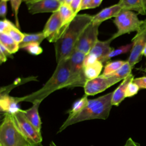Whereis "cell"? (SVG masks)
Here are the masks:
<instances>
[{"label": "cell", "instance_id": "f35d334b", "mask_svg": "<svg viewBox=\"0 0 146 146\" xmlns=\"http://www.w3.org/2000/svg\"><path fill=\"white\" fill-rule=\"evenodd\" d=\"M142 55H144L146 57V45L145 46V47H144V49L142 51Z\"/></svg>", "mask_w": 146, "mask_h": 146}, {"label": "cell", "instance_id": "4fadbf2b", "mask_svg": "<svg viewBox=\"0 0 146 146\" xmlns=\"http://www.w3.org/2000/svg\"><path fill=\"white\" fill-rule=\"evenodd\" d=\"M121 10L122 8L118 3L104 8L96 15H93L92 22L94 23L101 24L103 22L110 18L115 17Z\"/></svg>", "mask_w": 146, "mask_h": 146}, {"label": "cell", "instance_id": "60d3db41", "mask_svg": "<svg viewBox=\"0 0 146 146\" xmlns=\"http://www.w3.org/2000/svg\"><path fill=\"white\" fill-rule=\"evenodd\" d=\"M50 146H57L53 141H51L50 144Z\"/></svg>", "mask_w": 146, "mask_h": 146}, {"label": "cell", "instance_id": "b9f144b4", "mask_svg": "<svg viewBox=\"0 0 146 146\" xmlns=\"http://www.w3.org/2000/svg\"><path fill=\"white\" fill-rule=\"evenodd\" d=\"M143 2H144V5L145 8L146 9V0H143Z\"/></svg>", "mask_w": 146, "mask_h": 146}, {"label": "cell", "instance_id": "44dd1931", "mask_svg": "<svg viewBox=\"0 0 146 146\" xmlns=\"http://www.w3.org/2000/svg\"><path fill=\"white\" fill-rule=\"evenodd\" d=\"M0 44L5 47L11 54L17 52L20 48L19 44L7 33H0Z\"/></svg>", "mask_w": 146, "mask_h": 146}, {"label": "cell", "instance_id": "ac0fdd59", "mask_svg": "<svg viewBox=\"0 0 146 146\" xmlns=\"http://www.w3.org/2000/svg\"><path fill=\"white\" fill-rule=\"evenodd\" d=\"M118 3L122 9L135 11L141 15L146 14V9L143 0H119Z\"/></svg>", "mask_w": 146, "mask_h": 146}, {"label": "cell", "instance_id": "4dcf8cb0", "mask_svg": "<svg viewBox=\"0 0 146 146\" xmlns=\"http://www.w3.org/2000/svg\"><path fill=\"white\" fill-rule=\"evenodd\" d=\"M13 26H14V24H13L10 21L6 19L1 20L0 22V33H6L8 30Z\"/></svg>", "mask_w": 146, "mask_h": 146}, {"label": "cell", "instance_id": "4316f807", "mask_svg": "<svg viewBox=\"0 0 146 146\" xmlns=\"http://www.w3.org/2000/svg\"><path fill=\"white\" fill-rule=\"evenodd\" d=\"M6 33L19 44L23 40L24 38V33H22L16 26L11 27Z\"/></svg>", "mask_w": 146, "mask_h": 146}, {"label": "cell", "instance_id": "2e32d148", "mask_svg": "<svg viewBox=\"0 0 146 146\" xmlns=\"http://www.w3.org/2000/svg\"><path fill=\"white\" fill-rule=\"evenodd\" d=\"M134 79V76L131 74L125 78L118 87L113 91L112 104V106H118L120 103L125 98V92L129 83Z\"/></svg>", "mask_w": 146, "mask_h": 146}, {"label": "cell", "instance_id": "7c38bea8", "mask_svg": "<svg viewBox=\"0 0 146 146\" xmlns=\"http://www.w3.org/2000/svg\"><path fill=\"white\" fill-rule=\"evenodd\" d=\"M113 86L110 78L101 75L93 79L87 80L84 86L85 94L87 96L95 95Z\"/></svg>", "mask_w": 146, "mask_h": 146}, {"label": "cell", "instance_id": "ffe728a7", "mask_svg": "<svg viewBox=\"0 0 146 146\" xmlns=\"http://www.w3.org/2000/svg\"><path fill=\"white\" fill-rule=\"evenodd\" d=\"M103 65L100 61L88 65L84 67V72L87 80L95 79L100 76Z\"/></svg>", "mask_w": 146, "mask_h": 146}, {"label": "cell", "instance_id": "52a82bcc", "mask_svg": "<svg viewBox=\"0 0 146 146\" xmlns=\"http://www.w3.org/2000/svg\"><path fill=\"white\" fill-rule=\"evenodd\" d=\"M11 115L18 129L33 146L41 144L42 141L41 133L38 132L29 121L24 113V110L20 108Z\"/></svg>", "mask_w": 146, "mask_h": 146}, {"label": "cell", "instance_id": "e0dca14e", "mask_svg": "<svg viewBox=\"0 0 146 146\" xmlns=\"http://www.w3.org/2000/svg\"><path fill=\"white\" fill-rule=\"evenodd\" d=\"M40 103L41 102L39 101L34 102L31 107L24 110V113L27 119L35 128V129L41 133L42 122L38 112V108Z\"/></svg>", "mask_w": 146, "mask_h": 146}, {"label": "cell", "instance_id": "f1b7e54d", "mask_svg": "<svg viewBox=\"0 0 146 146\" xmlns=\"http://www.w3.org/2000/svg\"><path fill=\"white\" fill-rule=\"evenodd\" d=\"M22 0H10L11 6L12 11L15 18V26L19 29V18H18V13H19V9L20 5L22 3Z\"/></svg>", "mask_w": 146, "mask_h": 146}, {"label": "cell", "instance_id": "7bdbcfd3", "mask_svg": "<svg viewBox=\"0 0 146 146\" xmlns=\"http://www.w3.org/2000/svg\"><path fill=\"white\" fill-rule=\"evenodd\" d=\"M59 1L62 3H64V2L66 1V0H59Z\"/></svg>", "mask_w": 146, "mask_h": 146}, {"label": "cell", "instance_id": "d6a6232c", "mask_svg": "<svg viewBox=\"0 0 146 146\" xmlns=\"http://www.w3.org/2000/svg\"><path fill=\"white\" fill-rule=\"evenodd\" d=\"M133 82L136 83L140 88L146 89V76L134 78Z\"/></svg>", "mask_w": 146, "mask_h": 146}, {"label": "cell", "instance_id": "484cf974", "mask_svg": "<svg viewBox=\"0 0 146 146\" xmlns=\"http://www.w3.org/2000/svg\"><path fill=\"white\" fill-rule=\"evenodd\" d=\"M125 62L126 61L124 60H115L107 62L101 75L106 76L115 72L117 70H119Z\"/></svg>", "mask_w": 146, "mask_h": 146}, {"label": "cell", "instance_id": "8992f818", "mask_svg": "<svg viewBox=\"0 0 146 146\" xmlns=\"http://www.w3.org/2000/svg\"><path fill=\"white\" fill-rule=\"evenodd\" d=\"M86 54L74 49L68 58L70 71V87H83L87 79L84 72V60Z\"/></svg>", "mask_w": 146, "mask_h": 146}, {"label": "cell", "instance_id": "d4e9b609", "mask_svg": "<svg viewBox=\"0 0 146 146\" xmlns=\"http://www.w3.org/2000/svg\"><path fill=\"white\" fill-rule=\"evenodd\" d=\"M133 43H129L124 46H120L117 47V48H113L111 51L109 52V54L105 56L101 61L102 63H105L107 62L110 59H111L112 58L120 55L121 54H125L129 51H131L132 48Z\"/></svg>", "mask_w": 146, "mask_h": 146}, {"label": "cell", "instance_id": "e575fe53", "mask_svg": "<svg viewBox=\"0 0 146 146\" xmlns=\"http://www.w3.org/2000/svg\"><path fill=\"white\" fill-rule=\"evenodd\" d=\"M102 1L103 0H92L90 5L88 7V9H94L98 7Z\"/></svg>", "mask_w": 146, "mask_h": 146}, {"label": "cell", "instance_id": "5b68a950", "mask_svg": "<svg viewBox=\"0 0 146 146\" xmlns=\"http://www.w3.org/2000/svg\"><path fill=\"white\" fill-rule=\"evenodd\" d=\"M143 22V21L139 20L137 15L133 11L122 9L113 20L117 30L109 39L112 41L122 35L137 31Z\"/></svg>", "mask_w": 146, "mask_h": 146}, {"label": "cell", "instance_id": "f6af8a7d", "mask_svg": "<svg viewBox=\"0 0 146 146\" xmlns=\"http://www.w3.org/2000/svg\"><path fill=\"white\" fill-rule=\"evenodd\" d=\"M2 1H10V0H2Z\"/></svg>", "mask_w": 146, "mask_h": 146}, {"label": "cell", "instance_id": "277c9868", "mask_svg": "<svg viewBox=\"0 0 146 146\" xmlns=\"http://www.w3.org/2000/svg\"><path fill=\"white\" fill-rule=\"evenodd\" d=\"M1 146H33L16 126L11 114L5 113L0 127Z\"/></svg>", "mask_w": 146, "mask_h": 146}, {"label": "cell", "instance_id": "ba28073f", "mask_svg": "<svg viewBox=\"0 0 146 146\" xmlns=\"http://www.w3.org/2000/svg\"><path fill=\"white\" fill-rule=\"evenodd\" d=\"M132 43L133 46L127 62L133 68L141 60L142 51L146 45V19L143 21L136 35L133 38Z\"/></svg>", "mask_w": 146, "mask_h": 146}, {"label": "cell", "instance_id": "3957f363", "mask_svg": "<svg viewBox=\"0 0 146 146\" xmlns=\"http://www.w3.org/2000/svg\"><path fill=\"white\" fill-rule=\"evenodd\" d=\"M113 92L88 100L87 106L78 114L69 120H66L59 128L58 133L65 129L67 127L77 123L92 119H107L112 106V98Z\"/></svg>", "mask_w": 146, "mask_h": 146}, {"label": "cell", "instance_id": "30bf717a", "mask_svg": "<svg viewBox=\"0 0 146 146\" xmlns=\"http://www.w3.org/2000/svg\"><path fill=\"white\" fill-rule=\"evenodd\" d=\"M100 23L91 22L82 33L75 49L87 54L98 40Z\"/></svg>", "mask_w": 146, "mask_h": 146}, {"label": "cell", "instance_id": "d6986e66", "mask_svg": "<svg viewBox=\"0 0 146 146\" xmlns=\"http://www.w3.org/2000/svg\"><path fill=\"white\" fill-rule=\"evenodd\" d=\"M132 69V68L128 62L126 61V62L119 70L115 72L106 76L108 77L113 85H114L120 80H124L129 74H131Z\"/></svg>", "mask_w": 146, "mask_h": 146}, {"label": "cell", "instance_id": "f546056e", "mask_svg": "<svg viewBox=\"0 0 146 146\" xmlns=\"http://www.w3.org/2000/svg\"><path fill=\"white\" fill-rule=\"evenodd\" d=\"M140 88L139 86L133 82V80L127 86L125 92V98L132 97L137 94Z\"/></svg>", "mask_w": 146, "mask_h": 146}, {"label": "cell", "instance_id": "7402d4cb", "mask_svg": "<svg viewBox=\"0 0 146 146\" xmlns=\"http://www.w3.org/2000/svg\"><path fill=\"white\" fill-rule=\"evenodd\" d=\"M58 11L61 17L63 25L67 27L76 15L73 11L70 5L65 3H62L61 4Z\"/></svg>", "mask_w": 146, "mask_h": 146}, {"label": "cell", "instance_id": "ee69618b", "mask_svg": "<svg viewBox=\"0 0 146 146\" xmlns=\"http://www.w3.org/2000/svg\"><path fill=\"white\" fill-rule=\"evenodd\" d=\"M40 144H38V145H34V146H40Z\"/></svg>", "mask_w": 146, "mask_h": 146}, {"label": "cell", "instance_id": "74e56055", "mask_svg": "<svg viewBox=\"0 0 146 146\" xmlns=\"http://www.w3.org/2000/svg\"><path fill=\"white\" fill-rule=\"evenodd\" d=\"M0 51H2L7 58L11 57V54L5 47H3L1 44H0Z\"/></svg>", "mask_w": 146, "mask_h": 146}, {"label": "cell", "instance_id": "1f68e13d", "mask_svg": "<svg viewBox=\"0 0 146 146\" xmlns=\"http://www.w3.org/2000/svg\"><path fill=\"white\" fill-rule=\"evenodd\" d=\"M82 0H72L70 4V7L72 9L75 14H78V13L80 11V6Z\"/></svg>", "mask_w": 146, "mask_h": 146}, {"label": "cell", "instance_id": "7dc6e473", "mask_svg": "<svg viewBox=\"0 0 146 146\" xmlns=\"http://www.w3.org/2000/svg\"><path fill=\"white\" fill-rule=\"evenodd\" d=\"M40 146H43V145H42V144H40Z\"/></svg>", "mask_w": 146, "mask_h": 146}, {"label": "cell", "instance_id": "6da1fadb", "mask_svg": "<svg viewBox=\"0 0 146 146\" xmlns=\"http://www.w3.org/2000/svg\"><path fill=\"white\" fill-rule=\"evenodd\" d=\"M92 15L77 14L60 38L55 43L56 63L69 58L84 29L92 22Z\"/></svg>", "mask_w": 146, "mask_h": 146}, {"label": "cell", "instance_id": "7a4b0ae2", "mask_svg": "<svg viewBox=\"0 0 146 146\" xmlns=\"http://www.w3.org/2000/svg\"><path fill=\"white\" fill-rule=\"evenodd\" d=\"M70 87V71L68 58L57 63V66L47 82L39 90L23 97H17L19 103L27 102L33 103L42 102L53 92Z\"/></svg>", "mask_w": 146, "mask_h": 146}, {"label": "cell", "instance_id": "5bb4252c", "mask_svg": "<svg viewBox=\"0 0 146 146\" xmlns=\"http://www.w3.org/2000/svg\"><path fill=\"white\" fill-rule=\"evenodd\" d=\"M111 42L110 39L105 41L98 39L88 53L94 55L98 60L101 62L113 48L110 46Z\"/></svg>", "mask_w": 146, "mask_h": 146}, {"label": "cell", "instance_id": "9a60e30c", "mask_svg": "<svg viewBox=\"0 0 146 146\" xmlns=\"http://www.w3.org/2000/svg\"><path fill=\"white\" fill-rule=\"evenodd\" d=\"M18 104L17 97L11 96L9 94L0 96V108L4 114H13L18 111L20 109Z\"/></svg>", "mask_w": 146, "mask_h": 146}, {"label": "cell", "instance_id": "9c48e42d", "mask_svg": "<svg viewBox=\"0 0 146 146\" xmlns=\"http://www.w3.org/2000/svg\"><path fill=\"white\" fill-rule=\"evenodd\" d=\"M67 27L63 25L58 10L53 13L48 18L42 32L50 42L55 43L60 38Z\"/></svg>", "mask_w": 146, "mask_h": 146}, {"label": "cell", "instance_id": "603a6c76", "mask_svg": "<svg viewBox=\"0 0 146 146\" xmlns=\"http://www.w3.org/2000/svg\"><path fill=\"white\" fill-rule=\"evenodd\" d=\"M87 95H84L82 98L77 100L73 104L71 108L69 110L68 116L66 120H69L80 113L87 105L88 100Z\"/></svg>", "mask_w": 146, "mask_h": 146}, {"label": "cell", "instance_id": "bcb514c9", "mask_svg": "<svg viewBox=\"0 0 146 146\" xmlns=\"http://www.w3.org/2000/svg\"><path fill=\"white\" fill-rule=\"evenodd\" d=\"M144 71H145V72H146V67H145V69L144 70Z\"/></svg>", "mask_w": 146, "mask_h": 146}, {"label": "cell", "instance_id": "836d02e7", "mask_svg": "<svg viewBox=\"0 0 146 146\" xmlns=\"http://www.w3.org/2000/svg\"><path fill=\"white\" fill-rule=\"evenodd\" d=\"M7 14V2L1 0L0 1V16L3 19H6Z\"/></svg>", "mask_w": 146, "mask_h": 146}, {"label": "cell", "instance_id": "cb8c5ba5", "mask_svg": "<svg viewBox=\"0 0 146 146\" xmlns=\"http://www.w3.org/2000/svg\"><path fill=\"white\" fill-rule=\"evenodd\" d=\"M44 39H46V36L42 31L34 34H24L23 40L19 43V48H22L24 46L33 43L40 44Z\"/></svg>", "mask_w": 146, "mask_h": 146}, {"label": "cell", "instance_id": "8d00e7d4", "mask_svg": "<svg viewBox=\"0 0 146 146\" xmlns=\"http://www.w3.org/2000/svg\"><path fill=\"white\" fill-rule=\"evenodd\" d=\"M124 146H140V145L139 143L134 141L131 138H129L127 140V141Z\"/></svg>", "mask_w": 146, "mask_h": 146}, {"label": "cell", "instance_id": "ab89813d", "mask_svg": "<svg viewBox=\"0 0 146 146\" xmlns=\"http://www.w3.org/2000/svg\"><path fill=\"white\" fill-rule=\"evenodd\" d=\"M26 3H30V2H34V1H35L36 0H24Z\"/></svg>", "mask_w": 146, "mask_h": 146}, {"label": "cell", "instance_id": "8fae6325", "mask_svg": "<svg viewBox=\"0 0 146 146\" xmlns=\"http://www.w3.org/2000/svg\"><path fill=\"white\" fill-rule=\"evenodd\" d=\"M26 4L29 12L35 14L57 11L62 3L59 0H36Z\"/></svg>", "mask_w": 146, "mask_h": 146}, {"label": "cell", "instance_id": "83f0119b", "mask_svg": "<svg viewBox=\"0 0 146 146\" xmlns=\"http://www.w3.org/2000/svg\"><path fill=\"white\" fill-rule=\"evenodd\" d=\"M22 48L27 51L29 54L35 55H39L43 51L42 47L40 46V44L38 43H33L29 44L24 46Z\"/></svg>", "mask_w": 146, "mask_h": 146}, {"label": "cell", "instance_id": "d590c367", "mask_svg": "<svg viewBox=\"0 0 146 146\" xmlns=\"http://www.w3.org/2000/svg\"><path fill=\"white\" fill-rule=\"evenodd\" d=\"M91 1H92V0H82L81 6H80V11L82 10L87 9L88 7L90 5Z\"/></svg>", "mask_w": 146, "mask_h": 146}]
</instances>
